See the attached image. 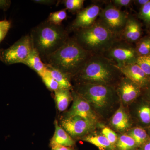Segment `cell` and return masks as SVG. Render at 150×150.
Masks as SVG:
<instances>
[{
  "label": "cell",
  "instance_id": "24",
  "mask_svg": "<svg viewBox=\"0 0 150 150\" xmlns=\"http://www.w3.org/2000/svg\"><path fill=\"white\" fill-rule=\"evenodd\" d=\"M40 77L42 79L43 82L49 89L52 91H55L60 88V86L57 81L49 74L48 69L45 74Z\"/></svg>",
  "mask_w": 150,
  "mask_h": 150
},
{
  "label": "cell",
  "instance_id": "30",
  "mask_svg": "<svg viewBox=\"0 0 150 150\" xmlns=\"http://www.w3.org/2000/svg\"><path fill=\"white\" fill-rule=\"evenodd\" d=\"M11 23L7 20L0 21V42L5 37L10 28Z\"/></svg>",
  "mask_w": 150,
  "mask_h": 150
},
{
  "label": "cell",
  "instance_id": "31",
  "mask_svg": "<svg viewBox=\"0 0 150 150\" xmlns=\"http://www.w3.org/2000/svg\"><path fill=\"white\" fill-rule=\"evenodd\" d=\"M140 16L144 20L150 22V1L147 4L142 6Z\"/></svg>",
  "mask_w": 150,
  "mask_h": 150
},
{
  "label": "cell",
  "instance_id": "8",
  "mask_svg": "<svg viewBox=\"0 0 150 150\" xmlns=\"http://www.w3.org/2000/svg\"><path fill=\"white\" fill-rule=\"evenodd\" d=\"M99 16V21L118 36L123 33L128 18L126 13L112 4L101 10Z\"/></svg>",
  "mask_w": 150,
  "mask_h": 150
},
{
  "label": "cell",
  "instance_id": "16",
  "mask_svg": "<svg viewBox=\"0 0 150 150\" xmlns=\"http://www.w3.org/2000/svg\"><path fill=\"white\" fill-rule=\"evenodd\" d=\"M123 33L126 41H136L140 38L141 35L140 25L134 19L128 17Z\"/></svg>",
  "mask_w": 150,
  "mask_h": 150
},
{
  "label": "cell",
  "instance_id": "4",
  "mask_svg": "<svg viewBox=\"0 0 150 150\" xmlns=\"http://www.w3.org/2000/svg\"><path fill=\"white\" fill-rule=\"evenodd\" d=\"M30 36L34 49L42 59L57 51L69 38L62 25H55L47 20L33 28Z\"/></svg>",
  "mask_w": 150,
  "mask_h": 150
},
{
  "label": "cell",
  "instance_id": "32",
  "mask_svg": "<svg viewBox=\"0 0 150 150\" xmlns=\"http://www.w3.org/2000/svg\"><path fill=\"white\" fill-rule=\"evenodd\" d=\"M112 4L116 7H127L131 4V0H113L112 1Z\"/></svg>",
  "mask_w": 150,
  "mask_h": 150
},
{
  "label": "cell",
  "instance_id": "28",
  "mask_svg": "<svg viewBox=\"0 0 150 150\" xmlns=\"http://www.w3.org/2000/svg\"><path fill=\"white\" fill-rule=\"evenodd\" d=\"M138 113L140 119L143 123L146 124L150 123V108L149 106H142L139 109Z\"/></svg>",
  "mask_w": 150,
  "mask_h": 150
},
{
  "label": "cell",
  "instance_id": "34",
  "mask_svg": "<svg viewBox=\"0 0 150 150\" xmlns=\"http://www.w3.org/2000/svg\"><path fill=\"white\" fill-rule=\"evenodd\" d=\"M33 1L37 4H41L51 5L54 4L56 1H51V0H35V1Z\"/></svg>",
  "mask_w": 150,
  "mask_h": 150
},
{
  "label": "cell",
  "instance_id": "22",
  "mask_svg": "<svg viewBox=\"0 0 150 150\" xmlns=\"http://www.w3.org/2000/svg\"><path fill=\"white\" fill-rule=\"evenodd\" d=\"M67 14L66 9H62L54 12L51 13L49 15L47 21L52 24L57 25H61L62 22L67 18Z\"/></svg>",
  "mask_w": 150,
  "mask_h": 150
},
{
  "label": "cell",
  "instance_id": "6",
  "mask_svg": "<svg viewBox=\"0 0 150 150\" xmlns=\"http://www.w3.org/2000/svg\"><path fill=\"white\" fill-rule=\"evenodd\" d=\"M33 49L30 35H25L9 48L0 49V61L7 65L23 64Z\"/></svg>",
  "mask_w": 150,
  "mask_h": 150
},
{
  "label": "cell",
  "instance_id": "33",
  "mask_svg": "<svg viewBox=\"0 0 150 150\" xmlns=\"http://www.w3.org/2000/svg\"><path fill=\"white\" fill-rule=\"evenodd\" d=\"M10 1H4L0 0V9L6 11L10 6Z\"/></svg>",
  "mask_w": 150,
  "mask_h": 150
},
{
  "label": "cell",
  "instance_id": "19",
  "mask_svg": "<svg viewBox=\"0 0 150 150\" xmlns=\"http://www.w3.org/2000/svg\"><path fill=\"white\" fill-rule=\"evenodd\" d=\"M111 123L115 129L120 131H123L129 128V118L123 109L119 108L115 112L111 120Z\"/></svg>",
  "mask_w": 150,
  "mask_h": 150
},
{
  "label": "cell",
  "instance_id": "27",
  "mask_svg": "<svg viewBox=\"0 0 150 150\" xmlns=\"http://www.w3.org/2000/svg\"><path fill=\"white\" fill-rule=\"evenodd\" d=\"M139 56H144L150 54V38H146L142 40L138 45L137 49Z\"/></svg>",
  "mask_w": 150,
  "mask_h": 150
},
{
  "label": "cell",
  "instance_id": "25",
  "mask_svg": "<svg viewBox=\"0 0 150 150\" xmlns=\"http://www.w3.org/2000/svg\"><path fill=\"white\" fill-rule=\"evenodd\" d=\"M136 63L148 76H150V54L138 56Z\"/></svg>",
  "mask_w": 150,
  "mask_h": 150
},
{
  "label": "cell",
  "instance_id": "36",
  "mask_svg": "<svg viewBox=\"0 0 150 150\" xmlns=\"http://www.w3.org/2000/svg\"><path fill=\"white\" fill-rule=\"evenodd\" d=\"M149 1V0H139V1H137V3H139V4L143 6L147 4Z\"/></svg>",
  "mask_w": 150,
  "mask_h": 150
},
{
  "label": "cell",
  "instance_id": "37",
  "mask_svg": "<svg viewBox=\"0 0 150 150\" xmlns=\"http://www.w3.org/2000/svg\"><path fill=\"white\" fill-rule=\"evenodd\" d=\"M142 150H150V142L146 143L142 148Z\"/></svg>",
  "mask_w": 150,
  "mask_h": 150
},
{
  "label": "cell",
  "instance_id": "23",
  "mask_svg": "<svg viewBox=\"0 0 150 150\" xmlns=\"http://www.w3.org/2000/svg\"><path fill=\"white\" fill-rule=\"evenodd\" d=\"M129 136L132 137L137 145L142 144L146 139L147 135L144 129L141 128H136L131 130Z\"/></svg>",
  "mask_w": 150,
  "mask_h": 150
},
{
  "label": "cell",
  "instance_id": "17",
  "mask_svg": "<svg viewBox=\"0 0 150 150\" xmlns=\"http://www.w3.org/2000/svg\"><path fill=\"white\" fill-rule=\"evenodd\" d=\"M56 107L59 111H65L72 99V94L69 90L59 89L54 91Z\"/></svg>",
  "mask_w": 150,
  "mask_h": 150
},
{
  "label": "cell",
  "instance_id": "13",
  "mask_svg": "<svg viewBox=\"0 0 150 150\" xmlns=\"http://www.w3.org/2000/svg\"><path fill=\"white\" fill-rule=\"evenodd\" d=\"M118 91L122 100L128 103L133 101L137 97L139 90L138 86L126 77L121 81L119 85Z\"/></svg>",
  "mask_w": 150,
  "mask_h": 150
},
{
  "label": "cell",
  "instance_id": "9",
  "mask_svg": "<svg viewBox=\"0 0 150 150\" xmlns=\"http://www.w3.org/2000/svg\"><path fill=\"white\" fill-rule=\"evenodd\" d=\"M94 123L78 116L63 118L61 126L71 137L85 135L92 129Z\"/></svg>",
  "mask_w": 150,
  "mask_h": 150
},
{
  "label": "cell",
  "instance_id": "3",
  "mask_svg": "<svg viewBox=\"0 0 150 150\" xmlns=\"http://www.w3.org/2000/svg\"><path fill=\"white\" fill-rule=\"evenodd\" d=\"M74 38L83 49L93 55H102L120 40L119 36L99 21L89 27L76 30Z\"/></svg>",
  "mask_w": 150,
  "mask_h": 150
},
{
  "label": "cell",
  "instance_id": "7",
  "mask_svg": "<svg viewBox=\"0 0 150 150\" xmlns=\"http://www.w3.org/2000/svg\"><path fill=\"white\" fill-rule=\"evenodd\" d=\"M118 67L137 63V50L127 41L119 40L102 54Z\"/></svg>",
  "mask_w": 150,
  "mask_h": 150
},
{
  "label": "cell",
  "instance_id": "29",
  "mask_svg": "<svg viewBox=\"0 0 150 150\" xmlns=\"http://www.w3.org/2000/svg\"><path fill=\"white\" fill-rule=\"evenodd\" d=\"M102 134L111 144H115L118 139L117 134L108 127H105L102 129Z\"/></svg>",
  "mask_w": 150,
  "mask_h": 150
},
{
  "label": "cell",
  "instance_id": "11",
  "mask_svg": "<svg viewBox=\"0 0 150 150\" xmlns=\"http://www.w3.org/2000/svg\"><path fill=\"white\" fill-rule=\"evenodd\" d=\"M74 103L67 113V117L78 116L94 123L96 121V116L92 110L90 105L86 100L74 92Z\"/></svg>",
  "mask_w": 150,
  "mask_h": 150
},
{
  "label": "cell",
  "instance_id": "15",
  "mask_svg": "<svg viewBox=\"0 0 150 150\" xmlns=\"http://www.w3.org/2000/svg\"><path fill=\"white\" fill-rule=\"evenodd\" d=\"M23 64L35 71L40 77L43 76L47 70V65L42 62L39 53L35 49H33Z\"/></svg>",
  "mask_w": 150,
  "mask_h": 150
},
{
  "label": "cell",
  "instance_id": "26",
  "mask_svg": "<svg viewBox=\"0 0 150 150\" xmlns=\"http://www.w3.org/2000/svg\"><path fill=\"white\" fill-rule=\"evenodd\" d=\"M66 9L71 11L75 12L81 11L83 7V0H66L63 1Z\"/></svg>",
  "mask_w": 150,
  "mask_h": 150
},
{
  "label": "cell",
  "instance_id": "1",
  "mask_svg": "<svg viewBox=\"0 0 150 150\" xmlns=\"http://www.w3.org/2000/svg\"><path fill=\"white\" fill-rule=\"evenodd\" d=\"M92 55L74 38H69L57 51L43 59L46 64L59 70L70 78L74 77L82 69Z\"/></svg>",
  "mask_w": 150,
  "mask_h": 150
},
{
  "label": "cell",
  "instance_id": "14",
  "mask_svg": "<svg viewBox=\"0 0 150 150\" xmlns=\"http://www.w3.org/2000/svg\"><path fill=\"white\" fill-rule=\"evenodd\" d=\"M55 133L50 143L52 148L57 146L70 147L74 144V142L72 138L61 126H59L57 120L55 121Z\"/></svg>",
  "mask_w": 150,
  "mask_h": 150
},
{
  "label": "cell",
  "instance_id": "20",
  "mask_svg": "<svg viewBox=\"0 0 150 150\" xmlns=\"http://www.w3.org/2000/svg\"><path fill=\"white\" fill-rule=\"evenodd\" d=\"M83 140L96 146L100 150H104L110 148L112 145L108 140L103 135L88 136L84 137Z\"/></svg>",
  "mask_w": 150,
  "mask_h": 150
},
{
  "label": "cell",
  "instance_id": "18",
  "mask_svg": "<svg viewBox=\"0 0 150 150\" xmlns=\"http://www.w3.org/2000/svg\"><path fill=\"white\" fill-rule=\"evenodd\" d=\"M46 65L48 73L59 83L60 88L69 90L72 89L69 77L59 70Z\"/></svg>",
  "mask_w": 150,
  "mask_h": 150
},
{
  "label": "cell",
  "instance_id": "10",
  "mask_svg": "<svg viewBox=\"0 0 150 150\" xmlns=\"http://www.w3.org/2000/svg\"><path fill=\"white\" fill-rule=\"evenodd\" d=\"M101 9L99 6L93 4L81 10L71 24L70 29L77 30L91 26L99 16Z\"/></svg>",
  "mask_w": 150,
  "mask_h": 150
},
{
  "label": "cell",
  "instance_id": "12",
  "mask_svg": "<svg viewBox=\"0 0 150 150\" xmlns=\"http://www.w3.org/2000/svg\"><path fill=\"white\" fill-rule=\"evenodd\" d=\"M118 67L126 78L137 86L144 85L148 80V76L137 63Z\"/></svg>",
  "mask_w": 150,
  "mask_h": 150
},
{
  "label": "cell",
  "instance_id": "21",
  "mask_svg": "<svg viewBox=\"0 0 150 150\" xmlns=\"http://www.w3.org/2000/svg\"><path fill=\"white\" fill-rule=\"evenodd\" d=\"M117 141V146L119 150H132L137 145L134 139L129 135H122Z\"/></svg>",
  "mask_w": 150,
  "mask_h": 150
},
{
  "label": "cell",
  "instance_id": "35",
  "mask_svg": "<svg viewBox=\"0 0 150 150\" xmlns=\"http://www.w3.org/2000/svg\"><path fill=\"white\" fill-rule=\"evenodd\" d=\"M52 150H72L69 147L63 146H57L52 148Z\"/></svg>",
  "mask_w": 150,
  "mask_h": 150
},
{
  "label": "cell",
  "instance_id": "2",
  "mask_svg": "<svg viewBox=\"0 0 150 150\" xmlns=\"http://www.w3.org/2000/svg\"><path fill=\"white\" fill-rule=\"evenodd\" d=\"M122 74L115 63L103 55H93L75 79L79 83L110 86Z\"/></svg>",
  "mask_w": 150,
  "mask_h": 150
},
{
  "label": "cell",
  "instance_id": "5",
  "mask_svg": "<svg viewBox=\"0 0 150 150\" xmlns=\"http://www.w3.org/2000/svg\"><path fill=\"white\" fill-rule=\"evenodd\" d=\"M76 93L94 105L101 108L106 106L115 92L110 86L92 83H79Z\"/></svg>",
  "mask_w": 150,
  "mask_h": 150
}]
</instances>
